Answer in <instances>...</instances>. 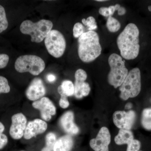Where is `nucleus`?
I'll use <instances>...</instances> for the list:
<instances>
[{
    "label": "nucleus",
    "instance_id": "1",
    "mask_svg": "<svg viewBox=\"0 0 151 151\" xmlns=\"http://www.w3.org/2000/svg\"><path fill=\"white\" fill-rule=\"evenodd\" d=\"M139 31L136 24H129L118 36L117 44L121 56L126 60L135 59L139 55Z\"/></svg>",
    "mask_w": 151,
    "mask_h": 151
},
{
    "label": "nucleus",
    "instance_id": "2",
    "mask_svg": "<svg viewBox=\"0 0 151 151\" xmlns=\"http://www.w3.org/2000/svg\"><path fill=\"white\" fill-rule=\"evenodd\" d=\"M78 56L83 62H92L101 54L100 38L94 31L84 32L78 38Z\"/></svg>",
    "mask_w": 151,
    "mask_h": 151
},
{
    "label": "nucleus",
    "instance_id": "3",
    "mask_svg": "<svg viewBox=\"0 0 151 151\" xmlns=\"http://www.w3.org/2000/svg\"><path fill=\"white\" fill-rule=\"evenodd\" d=\"M52 27V22L48 20L42 19L36 23L27 20L22 22L20 30L22 33L30 36L32 42L40 43L47 36Z\"/></svg>",
    "mask_w": 151,
    "mask_h": 151
},
{
    "label": "nucleus",
    "instance_id": "4",
    "mask_svg": "<svg viewBox=\"0 0 151 151\" xmlns=\"http://www.w3.org/2000/svg\"><path fill=\"white\" fill-rule=\"evenodd\" d=\"M108 61L111 68L108 76V83L117 88L124 82L129 73L128 70L125 66V61L122 57L116 53L111 55Z\"/></svg>",
    "mask_w": 151,
    "mask_h": 151
},
{
    "label": "nucleus",
    "instance_id": "5",
    "mask_svg": "<svg viewBox=\"0 0 151 151\" xmlns=\"http://www.w3.org/2000/svg\"><path fill=\"white\" fill-rule=\"evenodd\" d=\"M121 91L120 97L124 100L137 96L141 90L140 70L135 68L128 73L124 82L119 87Z\"/></svg>",
    "mask_w": 151,
    "mask_h": 151
},
{
    "label": "nucleus",
    "instance_id": "6",
    "mask_svg": "<svg viewBox=\"0 0 151 151\" xmlns=\"http://www.w3.org/2000/svg\"><path fill=\"white\" fill-rule=\"evenodd\" d=\"M15 68L19 73L28 72L33 75L40 74L45 68L44 61L40 57L26 55L17 58L15 63Z\"/></svg>",
    "mask_w": 151,
    "mask_h": 151
},
{
    "label": "nucleus",
    "instance_id": "7",
    "mask_svg": "<svg viewBox=\"0 0 151 151\" xmlns=\"http://www.w3.org/2000/svg\"><path fill=\"white\" fill-rule=\"evenodd\" d=\"M47 51L52 56L59 58L63 55L66 48L65 38L60 32L52 30L45 39Z\"/></svg>",
    "mask_w": 151,
    "mask_h": 151
},
{
    "label": "nucleus",
    "instance_id": "8",
    "mask_svg": "<svg viewBox=\"0 0 151 151\" xmlns=\"http://www.w3.org/2000/svg\"><path fill=\"white\" fill-rule=\"evenodd\" d=\"M136 118V113L132 110L128 112L117 111L113 115L114 124L120 129H131L134 124Z\"/></svg>",
    "mask_w": 151,
    "mask_h": 151
},
{
    "label": "nucleus",
    "instance_id": "9",
    "mask_svg": "<svg viewBox=\"0 0 151 151\" xmlns=\"http://www.w3.org/2000/svg\"><path fill=\"white\" fill-rule=\"evenodd\" d=\"M114 140L119 145H127V151H139L140 149V142L134 139L133 133L130 130L120 129Z\"/></svg>",
    "mask_w": 151,
    "mask_h": 151
},
{
    "label": "nucleus",
    "instance_id": "10",
    "mask_svg": "<svg viewBox=\"0 0 151 151\" xmlns=\"http://www.w3.org/2000/svg\"><path fill=\"white\" fill-rule=\"evenodd\" d=\"M87 77L86 71L83 69H78L76 71L74 95L76 98L80 99L89 94L91 88L89 84L85 81Z\"/></svg>",
    "mask_w": 151,
    "mask_h": 151
},
{
    "label": "nucleus",
    "instance_id": "11",
    "mask_svg": "<svg viewBox=\"0 0 151 151\" xmlns=\"http://www.w3.org/2000/svg\"><path fill=\"white\" fill-rule=\"evenodd\" d=\"M111 142L110 132L107 127L101 128L97 137L92 139L89 145L94 151H109V145Z\"/></svg>",
    "mask_w": 151,
    "mask_h": 151
},
{
    "label": "nucleus",
    "instance_id": "12",
    "mask_svg": "<svg viewBox=\"0 0 151 151\" xmlns=\"http://www.w3.org/2000/svg\"><path fill=\"white\" fill-rule=\"evenodd\" d=\"M12 121L9 130L10 135L14 139H19L24 134L27 119L22 113H18L12 116Z\"/></svg>",
    "mask_w": 151,
    "mask_h": 151
},
{
    "label": "nucleus",
    "instance_id": "13",
    "mask_svg": "<svg viewBox=\"0 0 151 151\" xmlns=\"http://www.w3.org/2000/svg\"><path fill=\"white\" fill-rule=\"evenodd\" d=\"M32 105L34 108L40 111L41 116L45 121H50L52 116L56 114L55 106L47 97H43L40 100L34 101Z\"/></svg>",
    "mask_w": 151,
    "mask_h": 151
},
{
    "label": "nucleus",
    "instance_id": "14",
    "mask_svg": "<svg viewBox=\"0 0 151 151\" xmlns=\"http://www.w3.org/2000/svg\"><path fill=\"white\" fill-rule=\"evenodd\" d=\"M46 92L42 80L39 78H35L33 79L27 89L26 95L29 100L35 101L43 97Z\"/></svg>",
    "mask_w": 151,
    "mask_h": 151
},
{
    "label": "nucleus",
    "instance_id": "15",
    "mask_svg": "<svg viewBox=\"0 0 151 151\" xmlns=\"http://www.w3.org/2000/svg\"><path fill=\"white\" fill-rule=\"evenodd\" d=\"M47 128L46 122L40 119H36L28 123L24 134V138L26 139H32L45 132Z\"/></svg>",
    "mask_w": 151,
    "mask_h": 151
},
{
    "label": "nucleus",
    "instance_id": "16",
    "mask_svg": "<svg viewBox=\"0 0 151 151\" xmlns=\"http://www.w3.org/2000/svg\"><path fill=\"white\" fill-rule=\"evenodd\" d=\"M60 124L64 131L70 134L75 135L79 132L78 127L74 122V114L72 111L64 113L60 120Z\"/></svg>",
    "mask_w": 151,
    "mask_h": 151
},
{
    "label": "nucleus",
    "instance_id": "17",
    "mask_svg": "<svg viewBox=\"0 0 151 151\" xmlns=\"http://www.w3.org/2000/svg\"><path fill=\"white\" fill-rule=\"evenodd\" d=\"M73 146L72 137L69 135H65L57 140L53 151H70Z\"/></svg>",
    "mask_w": 151,
    "mask_h": 151
},
{
    "label": "nucleus",
    "instance_id": "18",
    "mask_svg": "<svg viewBox=\"0 0 151 151\" xmlns=\"http://www.w3.org/2000/svg\"><path fill=\"white\" fill-rule=\"evenodd\" d=\"M141 124L146 130H151V108L143 110L141 117Z\"/></svg>",
    "mask_w": 151,
    "mask_h": 151
},
{
    "label": "nucleus",
    "instance_id": "19",
    "mask_svg": "<svg viewBox=\"0 0 151 151\" xmlns=\"http://www.w3.org/2000/svg\"><path fill=\"white\" fill-rule=\"evenodd\" d=\"M106 27L109 31L115 32L120 29L121 24L116 18L112 16H109L106 23Z\"/></svg>",
    "mask_w": 151,
    "mask_h": 151
},
{
    "label": "nucleus",
    "instance_id": "20",
    "mask_svg": "<svg viewBox=\"0 0 151 151\" xmlns=\"http://www.w3.org/2000/svg\"><path fill=\"white\" fill-rule=\"evenodd\" d=\"M63 91L68 96H72L74 95V85L72 81L69 80H65L61 85Z\"/></svg>",
    "mask_w": 151,
    "mask_h": 151
},
{
    "label": "nucleus",
    "instance_id": "21",
    "mask_svg": "<svg viewBox=\"0 0 151 151\" xmlns=\"http://www.w3.org/2000/svg\"><path fill=\"white\" fill-rule=\"evenodd\" d=\"M9 24L4 7L0 5V33L7 29Z\"/></svg>",
    "mask_w": 151,
    "mask_h": 151
},
{
    "label": "nucleus",
    "instance_id": "22",
    "mask_svg": "<svg viewBox=\"0 0 151 151\" xmlns=\"http://www.w3.org/2000/svg\"><path fill=\"white\" fill-rule=\"evenodd\" d=\"M58 92L60 95V98L59 100V105L63 109L67 108L69 106V103L68 100V96L63 91L61 85L58 86Z\"/></svg>",
    "mask_w": 151,
    "mask_h": 151
},
{
    "label": "nucleus",
    "instance_id": "23",
    "mask_svg": "<svg viewBox=\"0 0 151 151\" xmlns=\"http://www.w3.org/2000/svg\"><path fill=\"white\" fill-rule=\"evenodd\" d=\"M56 141V136L55 134L52 132L49 133L47 134L45 137V142H46L45 147L53 151V148Z\"/></svg>",
    "mask_w": 151,
    "mask_h": 151
},
{
    "label": "nucleus",
    "instance_id": "24",
    "mask_svg": "<svg viewBox=\"0 0 151 151\" xmlns=\"http://www.w3.org/2000/svg\"><path fill=\"white\" fill-rule=\"evenodd\" d=\"M82 22L84 25L87 26L89 31L96 29L97 28V23L95 19L93 17H89L86 19H82Z\"/></svg>",
    "mask_w": 151,
    "mask_h": 151
},
{
    "label": "nucleus",
    "instance_id": "25",
    "mask_svg": "<svg viewBox=\"0 0 151 151\" xmlns=\"http://www.w3.org/2000/svg\"><path fill=\"white\" fill-rule=\"evenodd\" d=\"M10 91L7 79L3 76H0V94L8 93Z\"/></svg>",
    "mask_w": 151,
    "mask_h": 151
},
{
    "label": "nucleus",
    "instance_id": "26",
    "mask_svg": "<svg viewBox=\"0 0 151 151\" xmlns=\"http://www.w3.org/2000/svg\"><path fill=\"white\" fill-rule=\"evenodd\" d=\"M84 27L81 23L77 22L73 28V35L75 38H79L84 33Z\"/></svg>",
    "mask_w": 151,
    "mask_h": 151
},
{
    "label": "nucleus",
    "instance_id": "27",
    "mask_svg": "<svg viewBox=\"0 0 151 151\" xmlns=\"http://www.w3.org/2000/svg\"><path fill=\"white\" fill-rule=\"evenodd\" d=\"M9 58L7 55L0 54V68H3L6 66L8 63Z\"/></svg>",
    "mask_w": 151,
    "mask_h": 151
},
{
    "label": "nucleus",
    "instance_id": "28",
    "mask_svg": "<svg viewBox=\"0 0 151 151\" xmlns=\"http://www.w3.org/2000/svg\"><path fill=\"white\" fill-rule=\"evenodd\" d=\"M8 142L7 137L4 134H3L0 136V150L4 147Z\"/></svg>",
    "mask_w": 151,
    "mask_h": 151
},
{
    "label": "nucleus",
    "instance_id": "29",
    "mask_svg": "<svg viewBox=\"0 0 151 151\" xmlns=\"http://www.w3.org/2000/svg\"><path fill=\"white\" fill-rule=\"evenodd\" d=\"M99 12L100 14L103 16L109 17L110 16L108 8L107 7H101L99 9Z\"/></svg>",
    "mask_w": 151,
    "mask_h": 151
},
{
    "label": "nucleus",
    "instance_id": "30",
    "mask_svg": "<svg viewBox=\"0 0 151 151\" xmlns=\"http://www.w3.org/2000/svg\"><path fill=\"white\" fill-rule=\"evenodd\" d=\"M46 78L48 82L52 83V82H54L56 80V77L54 74L49 73L47 76Z\"/></svg>",
    "mask_w": 151,
    "mask_h": 151
},
{
    "label": "nucleus",
    "instance_id": "31",
    "mask_svg": "<svg viewBox=\"0 0 151 151\" xmlns=\"http://www.w3.org/2000/svg\"><path fill=\"white\" fill-rule=\"evenodd\" d=\"M126 13V10L125 8L121 7L118 10V14L120 16H123Z\"/></svg>",
    "mask_w": 151,
    "mask_h": 151
},
{
    "label": "nucleus",
    "instance_id": "32",
    "mask_svg": "<svg viewBox=\"0 0 151 151\" xmlns=\"http://www.w3.org/2000/svg\"><path fill=\"white\" fill-rule=\"evenodd\" d=\"M108 8L109 14H110V16H112L115 12V11H116L115 10V7L114 6H110Z\"/></svg>",
    "mask_w": 151,
    "mask_h": 151
},
{
    "label": "nucleus",
    "instance_id": "33",
    "mask_svg": "<svg viewBox=\"0 0 151 151\" xmlns=\"http://www.w3.org/2000/svg\"><path fill=\"white\" fill-rule=\"evenodd\" d=\"M5 130V127L2 123L0 122V135L3 134Z\"/></svg>",
    "mask_w": 151,
    "mask_h": 151
},
{
    "label": "nucleus",
    "instance_id": "34",
    "mask_svg": "<svg viewBox=\"0 0 151 151\" xmlns=\"http://www.w3.org/2000/svg\"><path fill=\"white\" fill-rule=\"evenodd\" d=\"M132 108V104L131 103H128L125 105V108L126 109H130Z\"/></svg>",
    "mask_w": 151,
    "mask_h": 151
},
{
    "label": "nucleus",
    "instance_id": "35",
    "mask_svg": "<svg viewBox=\"0 0 151 151\" xmlns=\"http://www.w3.org/2000/svg\"><path fill=\"white\" fill-rule=\"evenodd\" d=\"M114 7H115V10H118L119 9H120V8L121 7V6L119 4H116V5L114 6Z\"/></svg>",
    "mask_w": 151,
    "mask_h": 151
},
{
    "label": "nucleus",
    "instance_id": "36",
    "mask_svg": "<svg viewBox=\"0 0 151 151\" xmlns=\"http://www.w3.org/2000/svg\"><path fill=\"white\" fill-rule=\"evenodd\" d=\"M41 151H52L50 149L47 148L46 147H45L44 148H43V149H42Z\"/></svg>",
    "mask_w": 151,
    "mask_h": 151
},
{
    "label": "nucleus",
    "instance_id": "37",
    "mask_svg": "<svg viewBox=\"0 0 151 151\" xmlns=\"http://www.w3.org/2000/svg\"><path fill=\"white\" fill-rule=\"evenodd\" d=\"M96 1H98V2H102V1H105V0H96Z\"/></svg>",
    "mask_w": 151,
    "mask_h": 151
},
{
    "label": "nucleus",
    "instance_id": "38",
    "mask_svg": "<svg viewBox=\"0 0 151 151\" xmlns=\"http://www.w3.org/2000/svg\"><path fill=\"white\" fill-rule=\"evenodd\" d=\"M148 9H149V10L150 11V12H151V6H149Z\"/></svg>",
    "mask_w": 151,
    "mask_h": 151
},
{
    "label": "nucleus",
    "instance_id": "39",
    "mask_svg": "<svg viewBox=\"0 0 151 151\" xmlns=\"http://www.w3.org/2000/svg\"></svg>",
    "mask_w": 151,
    "mask_h": 151
},
{
    "label": "nucleus",
    "instance_id": "40",
    "mask_svg": "<svg viewBox=\"0 0 151 151\" xmlns=\"http://www.w3.org/2000/svg\"></svg>",
    "mask_w": 151,
    "mask_h": 151
}]
</instances>
